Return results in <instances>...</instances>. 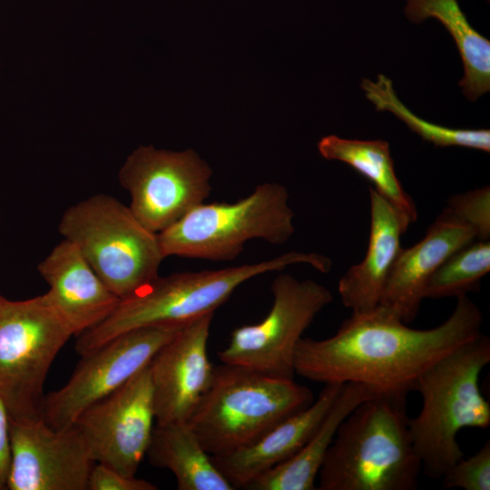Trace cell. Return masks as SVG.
Returning a JSON list of instances; mask_svg holds the SVG:
<instances>
[{
  "mask_svg": "<svg viewBox=\"0 0 490 490\" xmlns=\"http://www.w3.org/2000/svg\"><path fill=\"white\" fill-rule=\"evenodd\" d=\"M271 292L273 302L268 315L257 324L236 328L218 357L224 364L293 379L297 345L333 297L325 286L287 273L274 279Z\"/></svg>",
  "mask_w": 490,
  "mask_h": 490,
  "instance_id": "obj_9",
  "label": "cell"
},
{
  "mask_svg": "<svg viewBox=\"0 0 490 490\" xmlns=\"http://www.w3.org/2000/svg\"><path fill=\"white\" fill-rule=\"evenodd\" d=\"M72 336L47 292L23 300L0 295V400L9 418L41 416L47 374Z\"/></svg>",
  "mask_w": 490,
  "mask_h": 490,
  "instance_id": "obj_8",
  "label": "cell"
},
{
  "mask_svg": "<svg viewBox=\"0 0 490 490\" xmlns=\"http://www.w3.org/2000/svg\"><path fill=\"white\" fill-rule=\"evenodd\" d=\"M155 420L149 365L121 387L84 409L74 421L95 463L135 476ZM73 424V425H74Z\"/></svg>",
  "mask_w": 490,
  "mask_h": 490,
  "instance_id": "obj_12",
  "label": "cell"
},
{
  "mask_svg": "<svg viewBox=\"0 0 490 490\" xmlns=\"http://www.w3.org/2000/svg\"><path fill=\"white\" fill-rule=\"evenodd\" d=\"M58 230L121 299L155 279L165 259L158 233L108 194H95L70 206Z\"/></svg>",
  "mask_w": 490,
  "mask_h": 490,
  "instance_id": "obj_6",
  "label": "cell"
},
{
  "mask_svg": "<svg viewBox=\"0 0 490 490\" xmlns=\"http://www.w3.org/2000/svg\"><path fill=\"white\" fill-rule=\"evenodd\" d=\"M343 384H325L318 398L285 418L250 444L211 455L234 488H244L257 477L291 458L309 439L338 397Z\"/></svg>",
  "mask_w": 490,
  "mask_h": 490,
  "instance_id": "obj_17",
  "label": "cell"
},
{
  "mask_svg": "<svg viewBox=\"0 0 490 490\" xmlns=\"http://www.w3.org/2000/svg\"><path fill=\"white\" fill-rule=\"evenodd\" d=\"M361 87L377 111L391 112L423 140L437 147L462 146L489 152V130L451 129L416 116L397 98L387 76L379 74L376 82L363 79Z\"/></svg>",
  "mask_w": 490,
  "mask_h": 490,
  "instance_id": "obj_23",
  "label": "cell"
},
{
  "mask_svg": "<svg viewBox=\"0 0 490 490\" xmlns=\"http://www.w3.org/2000/svg\"><path fill=\"white\" fill-rule=\"evenodd\" d=\"M482 323L481 310L467 296L457 298L446 320L429 329L409 328L378 305L352 312L328 338L302 337L295 351V374L324 385H365L377 395L407 402L419 377L480 335Z\"/></svg>",
  "mask_w": 490,
  "mask_h": 490,
  "instance_id": "obj_1",
  "label": "cell"
},
{
  "mask_svg": "<svg viewBox=\"0 0 490 490\" xmlns=\"http://www.w3.org/2000/svg\"><path fill=\"white\" fill-rule=\"evenodd\" d=\"M475 240L476 234L471 227L443 210L419 242L401 249L386 282L379 306L396 314L405 323L412 322L435 270L451 254Z\"/></svg>",
  "mask_w": 490,
  "mask_h": 490,
  "instance_id": "obj_15",
  "label": "cell"
},
{
  "mask_svg": "<svg viewBox=\"0 0 490 490\" xmlns=\"http://www.w3.org/2000/svg\"><path fill=\"white\" fill-rule=\"evenodd\" d=\"M9 490H87L95 464L74 424L50 426L41 416L9 418Z\"/></svg>",
  "mask_w": 490,
  "mask_h": 490,
  "instance_id": "obj_13",
  "label": "cell"
},
{
  "mask_svg": "<svg viewBox=\"0 0 490 490\" xmlns=\"http://www.w3.org/2000/svg\"><path fill=\"white\" fill-rule=\"evenodd\" d=\"M211 173L192 150L140 146L121 168L119 181L130 194L133 215L160 233L204 202L211 193Z\"/></svg>",
  "mask_w": 490,
  "mask_h": 490,
  "instance_id": "obj_11",
  "label": "cell"
},
{
  "mask_svg": "<svg viewBox=\"0 0 490 490\" xmlns=\"http://www.w3.org/2000/svg\"><path fill=\"white\" fill-rule=\"evenodd\" d=\"M149 462L170 470L179 490H233L187 422L156 425L146 452Z\"/></svg>",
  "mask_w": 490,
  "mask_h": 490,
  "instance_id": "obj_20",
  "label": "cell"
},
{
  "mask_svg": "<svg viewBox=\"0 0 490 490\" xmlns=\"http://www.w3.org/2000/svg\"><path fill=\"white\" fill-rule=\"evenodd\" d=\"M445 488L490 489V441L473 456L461 457L441 477Z\"/></svg>",
  "mask_w": 490,
  "mask_h": 490,
  "instance_id": "obj_26",
  "label": "cell"
},
{
  "mask_svg": "<svg viewBox=\"0 0 490 490\" xmlns=\"http://www.w3.org/2000/svg\"><path fill=\"white\" fill-rule=\"evenodd\" d=\"M214 313L187 322L149 363L156 425L186 422L210 388L208 339Z\"/></svg>",
  "mask_w": 490,
  "mask_h": 490,
  "instance_id": "obj_14",
  "label": "cell"
},
{
  "mask_svg": "<svg viewBox=\"0 0 490 490\" xmlns=\"http://www.w3.org/2000/svg\"><path fill=\"white\" fill-rule=\"evenodd\" d=\"M143 479L125 475L105 465L95 463L88 479L87 490H156Z\"/></svg>",
  "mask_w": 490,
  "mask_h": 490,
  "instance_id": "obj_27",
  "label": "cell"
},
{
  "mask_svg": "<svg viewBox=\"0 0 490 490\" xmlns=\"http://www.w3.org/2000/svg\"><path fill=\"white\" fill-rule=\"evenodd\" d=\"M10 467L9 416L0 400V490L6 489Z\"/></svg>",
  "mask_w": 490,
  "mask_h": 490,
  "instance_id": "obj_28",
  "label": "cell"
},
{
  "mask_svg": "<svg viewBox=\"0 0 490 490\" xmlns=\"http://www.w3.org/2000/svg\"><path fill=\"white\" fill-rule=\"evenodd\" d=\"M185 324L135 328L83 356L69 380L61 388L44 396L41 417L54 428L72 426L84 409L148 366Z\"/></svg>",
  "mask_w": 490,
  "mask_h": 490,
  "instance_id": "obj_10",
  "label": "cell"
},
{
  "mask_svg": "<svg viewBox=\"0 0 490 490\" xmlns=\"http://www.w3.org/2000/svg\"><path fill=\"white\" fill-rule=\"evenodd\" d=\"M288 201L284 186L264 183L233 203L203 202L158 233L162 254L224 261L238 257L250 240L281 245L295 231Z\"/></svg>",
  "mask_w": 490,
  "mask_h": 490,
  "instance_id": "obj_7",
  "label": "cell"
},
{
  "mask_svg": "<svg viewBox=\"0 0 490 490\" xmlns=\"http://www.w3.org/2000/svg\"><path fill=\"white\" fill-rule=\"evenodd\" d=\"M377 396L368 387L343 384L323 420L305 445L289 460L247 485L249 490H315L325 456L342 421L363 401Z\"/></svg>",
  "mask_w": 490,
  "mask_h": 490,
  "instance_id": "obj_19",
  "label": "cell"
},
{
  "mask_svg": "<svg viewBox=\"0 0 490 490\" xmlns=\"http://www.w3.org/2000/svg\"><path fill=\"white\" fill-rule=\"evenodd\" d=\"M456 220L471 227L478 240L490 238V188L485 186L452 196L444 209Z\"/></svg>",
  "mask_w": 490,
  "mask_h": 490,
  "instance_id": "obj_25",
  "label": "cell"
},
{
  "mask_svg": "<svg viewBox=\"0 0 490 490\" xmlns=\"http://www.w3.org/2000/svg\"><path fill=\"white\" fill-rule=\"evenodd\" d=\"M490 362V338L481 333L427 369L415 391L422 397L408 425L422 471L441 478L465 455L457 441L466 427L490 426V405L480 389V375Z\"/></svg>",
  "mask_w": 490,
  "mask_h": 490,
  "instance_id": "obj_4",
  "label": "cell"
},
{
  "mask_svg": "<svg viewBox=\"0 0 490 490\" xmlns=\"http://www.w3.org/2000/svg\"><path fill=\"white\" fill-rule=\"evenodd\" d=\"M406 404L377 395L340 424L318 474L319 490H415L422 472Z\"/></svg>",
  "mask_w": 490,
  "mask_h": 490,
  "instance_id": "obj_2",
  "label": "cell"
},
{
  "mask_svg": "<svg viewBox=\"0 0 490 490\" xmlns=\"http://www.w3.org/2000/svg\"><path fill=\"white\" fill-rule=\"evenodd\" d=\"M49 294L74 336L108 318L121 299L96 274L78 248L63 240L38 264Z\"/></svg>",
  "mask_w": 490,
  "mask_h": 490,
  "instance_id": "obj_16",
  "label": "cell"
},
{
  "mask_svg": "<svg viewBox=\"0 0 490 490\" xmlns=\"http://www.w3.org/2000/svg\"><path fill=\"white\" fill-rule=\"evenodd\" d=\"M370 231L363 260L341 277L338 291L352 312H367L379 305L391 269L401 250L400 240L408 226L385 198L369 188Z\"/></svg>",
  "mask_w": 490,
  "mask_h": 490,
  "instance_id": "obj_18",
  "label": "cell"
},
{
  "mask_svg": "<svg viewBox=\"0 0 490 490\" xmlns=\"http://www.w3.org/2000/svg\"><path fill=\"white\" fill-rule=\"evenodd\" d=\"M318 149L325 159L343 162L371 181L375 186L373 189L409 223L416 220V207L396 175L387 142L350 140L328 135L318 142Z\"/></svg>",
  "mask_w": 490,
  "mask_h": 490,
  "instance_id": "obj_22",
  "label": "cell"
},
{
  "mask_svg": "<svg viewBox=\"0 0 490 490\" xmlns=\"http://www.w3.org/2000/svg\"><path fill=\"white\" fill-rule=\"evenodd\" d=\"M298 263L309 264L321 272H328L331 268L330 260L323 255L291 251L253 264L158 276L122 299L113 313L100 324L79 334L74 348L83 357L135 328L184 324L214 313L247 280Z\"/></svg>",
  "mask_w": 490,
  "mask_h": 490,
  "instance_id": "obj_3",
  "label": "cell"
},
{
  "mask_svg": "<svg viewBox=\"0 0 490 490\" xmlns=\"http://www.w3.org/2000/svg\"><path fill=\"white\" fill-rule=\"evenodd\" d=\"M404 11L416 24L437 19L452 35L464 64L459 85L466 98L475 101L490 90V42L473 28L457 0H407Z\"/></svg>",
  "mask_w": 490,
  "mask_h": 490,
  "instance_id": "obj_21",
  "label": "cell"
},
{
  "mask_svg": "<svg viewBox=\"0 0 490 490\" xmlns=\"http://www.w3.org/2000/svg\"><path fill=\"white\" fill-rule=\"evenodd\" d=\"M489 270V240H474L451 254L435 270L426 286L425 299H457L478 291Z\"/></svg>",
  "mask_w": 490,
  "mask_h": 490,
  "instance_id": "obj_24",
  "label": "cell"
},
{
  "mask_svg": "<svg viewBox=\"0 0 490 490\" xmlns=\"http://www.w3.org/2000/svg\"><path fill=\"white\" fill-rule=\"evenodd\" d=\"M313 401L311 390L293 379L223 363L214 368L210 388L186 422L215 455L252 443Z\"/></svg>",
  "mask_w": 490,
  "mask_h": 490,
  "instance_id": "obj_5",
  "label": "cell"
}]
</instances>
